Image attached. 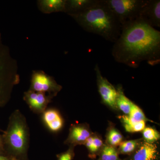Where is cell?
<instances>
[{"mask_svg":"<svg viewBox=\"0 0 160 160\" xmlns=\"http://www.w3.org/2000/svg\"><path fill=\"white\" fill-rule=\"evenodd\" d=\"M115 61L132 68L146 61L151 66L160 62V32L137 19L122 26L112 49Z\"/></svg>","mask_w":160,"mask_h":160,"instance_id":"cell-1","label":"cell"},{"mask_svg":"<svg viewBox=\"0 0 160 160\" xmlns=\"http://www.w3.org/2000/svg\"><path fill=\"white\" fill-rule=\"evenodd\" d=\"M69 15L85 31L114 43L119 37L122 25L105 0H97L88 9Z\"/></svg>","mask_w":160,"mask_h":160,"instance_id":"cell-2","label":"cell"},{"mask_svg":"<svg viewBox=\"0 0 160 160\" xmlns=\"http://www.w3.org/2000/svg\"><path fill=\"white\" fill-rule=\"evenodd\" d=\"M2 134L5 152L18 156L26 154L30 134L26 118L19 110L12 112L7 129Z\"/></svg>","mask_w":160,"mask_h":160,"instance_id":"cell-3","label":"cell"},{"mask_svg":"<svg viewBox=\"0 0 160 160\" xmlns=\"http://www.w3.org/2000/svg\"><path fill=\"white\" fill-rule=\"evenodd\" d=\"M19 81L17 63L8 46L3 44L0 33V107L9 102L13 88Z\"/></svg>","mask_w":160,"mask_h":160,"instance_id":"cell-4","label":"cell"},{"mask_svg":"<svg viewBox=\"0 0 160 160\" xmlns=\"http://www.w3.org/2000/svg\"><path fill=\"white\" fill-rule=\"evenodd\" d=\"M122 26L138 19L146 0H105Z\"/></svg>","mask_w":160,"mask_h":160,"instance_id":"cell-5","label":"cell"},{"mask_svg":"<svg viewBox=\"0 0 160 160\" xmlns=\"http://www.w3.org/2000/svg\"><path fill=\"white\" fill-rule=\"evenodd\" d=\"M54 79L42 70H35L32 74L29 90L45 93L52 98L62 89Z\"/></svg>","mask_w":160,"mask_h":160,"instance_id":"cell-6","label":"cell"},{"mask_svg":"<svg viewBox=\"0 0 160 160\" xmlns=\"http://www.w3.org/2000/svg\"><path fill=\"white\" fill-rule=\"evenodd\" d=\"M94 70L96 74L98 91L103 102L111 108H117V90L106 78L103 76L98 64L96 65Z\"/></svg>","mask_w":160,"mask_h":160,"instance_id":"cell-7","label":"cell"},{"mask_svg":"<svg viewBox=\"0 0 160 160\" xmlns=\"http://www.w3.org/2000/svg\"><path fill=\"white\" fill-rule=\"evenodd\" d=\"M53 98L45 93L29 90L24 92L23 99L34 113L42 114Z\"/></svg>","mask_w":160,"mask_h":160,"instance_id":"cell-8","label":"cell"},{"mask_svg":"<svg viewBox=\"0 0 160 160\" xmlns=\"http://www.w3.org/2000/svg\"><path fill=\"white\" fill-rule=\"evenodd\" d=\"M138 19L151 27H160V0H146Z\"/></svg>","mask_w":160,"mask_h":160,"instance_id":"cell-9","label":"cell"},{"mask_svg":"<svg viewBox=\"0 0 160 160\" xmlns=\"http://www.w3.org/2000/svg\"><path fill=\"white\" fill-rule=\"evenodd\" d=\"M42 119L43 122L50 131L57 132L62 128L63 119L56 109L52 108L46 109L42 113Z\"/></svg>","mask_w":160,"mask_h":160,"instance_id":"cell-10","label":"cell"},{"mask_svg":"<svg viewBox=\"0 0 160 160\" xmlns=\"http://www.w3.org/2000/svg\"><path fill=\"white\" fill-rule=\"evenodd\" d=\"M90 136V132L86 127L81 125H74L70 129L69 137L66 142L72 145L83 144Z\"/></svg>","mask_w":160,"mask_h":160,"instance_id":"cell-11","label":"cell"},{"mask_svg":"<svg viewBox=\"0 0 160 160\" xmlns=\"http://www.w3.org/2000/svg\"><path fill=\"white\" fill-rule=\"evenodd\" d=\"M158 154L155 144L146 142L136 152L132 160H156Z\"/></svg>","mask_w":160,"mask_h":160,"instance_id":"cell-12","label":"cell"},{"mask_svg":"<svg viewBox=\"0 0 160 160\" xmlns=\"http://www.w3.org/2000/svg\"><path fill=\"white\" fill-rule=\"evenodd\" d=\"M66 2V0H40L38 1V6L44 13L65 12Z\"/></svg>","mask_w":160,"mask_h":160,"instance_id":"cell-13","label":"cell"},{"mask_svg":"<svg viewBox=\"0 0 160 160\" xmlns=\"http://www.w3.org/2000/svg\"><path fill=\"white\" fill-rule=\"evenodd\" d=\"M97 0H66V11L68 15L82 12L93 5Z\"/></svg>","mask_w":160,"mask_h":160,"instance_id":"cell-14","label":"cell"},{"mask_svg":"<svg viewBox=\"0 0 160 160\" xmlns=\"http://www.w3.org/2000/svg\"><path fill=\"white\" fill-rule=\"evenodd\" d=\"M122 121L126 131L128 132H138L142 131L146 126V121H137L129 116L123 115L120 117Z\"/></svg>","mask_w":160,"mask_h":160,"instance_id":"cell-15","label":"cell"},{"mask_svg":"<svg viewBox=\"0 0 160 160\" xmlns=\"http://www.w3.org/2000/svg\"><path fill=\"white\" fill-rule=\"evenodd\" d=\"M118 96L116 100L117 107L126 115H129L131 109L132 102L124 94L122 88L119 86L117 89Z\"/></svg>","mask_w":160,"mask_h":160,"instance_id":"cell-16","label":"cell"},{"mask_svg":"<svg viewBox=\"0 0 160 160\" xmlns=\"http://www.w3.org/2000/svg\"><path fill=\"white\" fill-rule=\"evenodd\" d=\"M102 160H118V152L113 146L107 145L103 147L101 154Z\"/></svg>","mask_w":160,"mask_h":160,"instance_id":"cell-17","label":"cell"},{"mask_svg":"<svg viewBox=\"0 0 160 160\" xmlns=\"http://www.w3.org/2000/svg\"><path fill=\"white\" fill-rule=\"evenodd\" d=\"M138 140H130L122 142L120 144V152L123 154H129L133 152L136 149L138 146Z\"/></svg>","mask_w":160,"mask_h":160,"instance_id":"cell-18","label":"cell"},{"mask_svg":"<svg viewBox=\"0 0 160 160\" xmlns=\"http://www.w3.org/2000/svg\"><path fill=\"white\" fill-rule=\"evenodd\" d=\"M143 136L146 142L153 143L160 138V134L156 129L150 127L145 128L143 130Z\"/></svg>","mask_w":160,"mask_h":160,"instance_id":"cell-19","label":"cell"},{"mask_svg":"<svg viewBox=\"0 0 160 160\" xmlns=\"http://www.w3.org/2000/svg\"><path fill=\"white\" fill-rule=\"evenodd\" d=\"M129 116L137 121H146L147 120L142 109L132 102L131 109Z\"/></svg>","mask_w":160,"mask_h":160,"instance_id":"cell-20","label":"cell"},{"mask_svg":"<svg viewBox=\"0 0 160 160\" xmlns=\"http://www.w3.org/2000/svg\"><path fill=\"white\" fill-rule=\"evenodd\" d=\"M123 137L121 133L115 129H112L109 131L107 136L108 142L111 146H116L122 142Z\"/></svg>","mask_w":160,"mask_h":160,"instance_id":"cell-21","label":"cell"},{"mask_svg":"<svg viewBox=\"0 0 160 160\" xmlns=\"http://www.w3.org/2000/svg\"><path fill=\"white\" fill-rule=\"evenodd\" d=\"M103 142L101 139L98 138H93L92 146L90 151L91 152H96L102 146Z\"/></svg>","mask_w":160,"mask_h":160,"instance_id":"cell-22","label":"cell"},{"mask_svg":"<svg viewBox=\"0 0 160 160\" xmlns=\"http://www.w3.org/2000/svg\"><path fill=\"white\" fill-rule=\"evenodd\" d=\"M72 149H69L68 151L62 153L59 157L58 160H72Z\"/></svg>","mask_w":160,"mask_h":160,"instance_id":"cell-23","label":"cell"},{"mask_svg":"<svg viewBox=\"0 0 160 160\" xmlns=\"http://www.w3.org/2000/svg\"><path fill=\"white\" fill-rule=\"evenodd\" d=\"M93 137H89L88 139L86 142H85V144L86 145V147L88 148V149H89V151L91 150L92 147V143H93Z\"/></svg>","mask_w":160,"mask_h":160,"instance_id":"cell-24","label":"cell"},{"mask_svg":"<svg viewBox=\"0 0 160 160\" xmlns=\"http://www.w3.org/2000/svg\"><path fill=\"white\" fill-rule=\"evenodd\" d=\"M4 153H5V150H4L2 134H0V154L5 155Z\"/></svg>","mask_w":160,"mask_h":160,"instance_id":"cell-25","label":"cell"},{"mask_svg":"<svg viewBox=\"0 0 160 160\" xmlns=\"http://www.w3.org/2000/svg\"><path fill=\"white\" fill-rule=\"evenodd\" d=\"M0 160H17L12 158H9L7 156L0 154Z\"/></svg>","mask_w":160,"mask_h":160,"instance_id":"cell-26","label":"cell"},{"mask_svg":"<svg viewBox=\"0 0 160 160\" xmlns=\"http://www.w3.org/2000/svg\"><path fill=\"white\" fill-rule=\"evenodd\" d=\"M4 130H2V129H0V132H4Z\"/></svg>","mask_w":160,"mask_h":160,"instance_id":"cell-27","label":"cell"}]
</instances>
